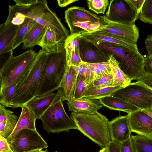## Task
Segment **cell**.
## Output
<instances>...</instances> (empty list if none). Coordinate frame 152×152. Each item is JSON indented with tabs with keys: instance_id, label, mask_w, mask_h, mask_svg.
<instances>
[{
	"instance_id": "3957f363",
	"label": "cell",
	"mask_w": 152,
	"mask_h": 152,
	"mask_svg": "<svg viewBox=\"0 0 152 152\" xmlns=\"http://www.w3.org/2000/svg\"><path fill=\"white\" fill-rule=\"evenodd\" d=\"M47 58V53L40 50L30 70L16 85L10 107H21L36 97L42 72Z\"/></svg>"
},
{
	"instance_id": "cb8c5ba5",
	"label": "cell",
	"mask_w": 152,
	"mask_h": 152,
	"mask_svg": "<svg viewBox=\"0 0 152 152\" xmlns=\"http://www.w3.org/2000/svg\"><path fill=\"white\" fill-rule=\"evenodd\" d=\"M103 106L110 110L124 112L129 114L139 109L135 106L113 96L99 99Z\"/></svg>"
},
{
	"instance_id": "e0dca14e",
	"label": "cell",
	"mask_w": 152,
	"mask_h": 152,
	"mask_svg": "<svg viewBox=\"0 0 152 152\" xmlns=\"http://www.w3.org/2000/svg\"><path fill=\"white\" fill-rule=\"evenodd\" d=\"M60 98L58 92H53L36 96L25 104L31 110L37 119H40L49 108Z\"/></svg>"
},
{
	"instance_id": "ab89813d",
	"label": "cell",
	"mask_w": 152,
	"mask_h": 152,
	"mask_svg": "<svg viewBox=\"0 0 152 152\" xmlns=\"http://www.w3.org/2000/svg\"><path fill=\"white\" fill-rule=\"evenodd\" d=\"M137 81L141 82L152 90V75L144 72Z\"/></svg>"
},
{
	"instance_id": "7402d4cb",
	"label": "cell",
	"mask_w": 152,
	"mask_h": 152,
	"mask_svg": "<svg viewBox=\"0 0 152 152\" xmlns=\"http://www.w3.org/2000/svg\"><path fill=\"white\" fill-rule=\"evenodd\" d=\"M80 37L76 35H70L64 42L67 64L68 66H78L82 63L79 52Z\"/></svg>"
},
{
	"instance_id": "5b68a950",
	"label": "cell",
	"mask_w": 152,
	"mask_h": 152,
	"mask_svg": "<svg viewBox=\"0 0 152 152\" xmlns=\"http://www.w3.org/2000/svg\"><path fill=\"white\" fill-rule=\"evenodd\" d=\"M67 66L65 50L47 53L36 96L50 94L56 90L64 75Z\"/></svg>"
},
{
	"instance_id": "30bf717a",
	"label": "cell",
	"mask_w": 152,
	"mask_h": 152,
	"mask_svg": "<svg viewBox=\"0 0 152 152\" xmlns=\"http://www.w3.org/2000/svg\"><path fill=\"white\" fill-rule=\"evenodd\" d=\"M10 144L13 152H31L48 147L37 130L30 129L20 131Z\"/></svg>"
},
{
	"instance_id": "ffe728a7",
	"label": "cell",
	"mask_w": 152,
	"mask_h": 152,
	"mask_svg": "<svg viewBox=\"0 0 152 152\" xmlns=\"http://www.w3.org/2000/svg\"><path fill=\"white\" fill-rule=\"evenodd\" d=\"M69 111L72 112L92 113L98 111L103 106L98 99L81 98L67 101Z\"/></svg>"
},
{
	"instance_id": "6da1fadb",
	"label": "cell",
	"mask_w": 152,
	"mask_h": 152,
	"mask_svg": "<svg viewBox=\"0 0 152 152\" xmlns=\"http://www.w3.org/2000/svg\"><path fill=\"white\" fill-rule=\"evenodd\" d=\"M15 4L9 5L7 23L19 26L26 18H30L47 28L51 29L58 40L64 43L69 35V31L55 12L49 8L45 0H14Z\"/></svg>"
},
{
	"instance_id": "b9f144b4",
	"label": "cell",
	"mask_w": 152,
	"mask_h": 152,
	"mask_svg": "<svg viewBox=\"0 0 152 152\" xmlns=\"http://www.w3.org/2000/svg\"><path fill=\"white\" fill-rule=\"evenodd\" d=\"M120 142L113 140L107 146V152H120Z\"/></svg>"
},
{
	"instance_id": "d590c367",
	"label": "cell",
	"mask_w": 152,
	"mask_h": 152,
	"mask_svg": "<svg viewBox=\"0 0 152 152\" xmlns=\"http://www.w3.org/2000/svg\"><path fill=\"white\" fill-rule=\"evenodd\" d=\"M88 85L84 77L83 76L79 74L74 92V99H77L82 98L87 88Z\"/></svg>"
},
{
	"instance_id": "83f0119b",
	"label": "cell",
	"mask_w": 152,
	"mask_h": 152,
	"mask_svg": "<svg viewBox=\"0 0 152 152\" xmlns=\"http://www.w3.org/2000/svg\"><path fill=\"white\" fill-rule=\"evenodd\" d=\"M36 23V21L33 19L26 18L23 23L19 26L13 46V51L23 42L26 36Z\"/></svg>"
},
{
	"instance_id": "277c9868",
	"label": "cell",
	"mask_w": 152,
	"mask_h": 152,
	"mask_svg": "<svg viewBox=\"0 0 152 152\" xmlns=\"http://www.w3.org/2000/svg\"><path fill=\"white\" fill-rule=\"evenodd\" d=\"M112 55L124 72L131 80H137L145 72L144 58L139 52L113 44L100 41L93 42Z\"/></svg>"
},
{
	"instance_id": "603a6c76",
	"label": "cell",
	"mask_w": 152,
	"mask_h": 152,
	"mask_svg": "<svg viewBox=\"0 0 152 152\" xmlns=\"http://www.w3.org/2000/svg\"><path fill=\"white\" fill-rule=\"evenodd\" d=\"M42 50L48 53L56 52L64 49V43L58 39L56 34L50 29L47 28L39 44Z\"/></svg>"
},
{
	"instance_id": "4dcf8cb0",
	"label": "cell",
	"mask_w": 152,
	"mask_h": 152,
	"mask_svg": "<svg viewBox=\"0 0 152 152\" xmlns=\"http://www.w3.org/2000/svg\"><path fill=\"white\" fill-rule=\"evenodd\" d=\"M83 63L93 72L94 80L98 79L105 74L111 73L109 61L106 62L96 63H86L83 62Z\"/></svg>"
},
{
	"instance_id": "4fadbf2b",
	"label": "cell",
	"mask_w": 152,
	"mask_h": 152,
	"mask_svg": "<svg viewBox=\"0 0 152 152\" xmlns=\"http://www.w3.org/2000/svg\"><path fill=\"white\" fill-rule=\"evenodd\" d=\"M104 24L96 31H104L137 42L139 36V29L135 24H125L109 20L105 15L99 16Z\"/></svg>"
},
{
	"instance_id": "2e32d148",
	"label": "cell",
	"mask_w": 152,
	"mask_h": 152,
	"mask_svg": "<svg viewBox=\"0 0 152 152\" xmlns=\"http://www.w3.org/2000/svg\"><path fill=\"white\" fill-rule=\"evenodd\" d=\"M78 75L74 66L67 65L64 77L56 90L63 101L74 99V94Z\"/></svg>"
},
{
	"instance_id": "7a4b0ae2",
	"label": "cell",
	"mask_w": 152,
	"mask_h": 152,
	"mask_svg": "<svg viewBox=\"0 0 152 152\" xmlns=\"http://www.w3.org/2000/svg\"><path fill=\"white\" fill-rule=\"evenodd\" d=\"M70 117L75 123L77 129L102 149L107 147L113 140L110 121L98 111L92 113L72 112Z\"/></svg>"
},
{
	"instance_id": "9a60e30c",
	"label": "cell",
	"mask_w": 152,
	"mask_h": 152,
	"mask_svg": "<svg viewBox=\"0 0 152 152\" xmlns=\"http://www.w3.org/2000/svg\"><path fill=\"white\" fill-rule=\"evenodd\" d=\"M81 35L92 42L100 41L113 44L138 52L136 43L127 39L104 31H96L91 33H83Z\"/></svg>"
},
{
	"instance_id": "f1b7e54d",
	"label": "cell",
	"mask_w": 152,
	"mask_h": 152,
	"mask_svg": "<svg viewBox=\"0 0 152 152\" xmlns=\"http://www.w3.org/2000/svg\"><path fill=\"white\" fill-rule=\"evenodd\" d=\"M131 137L136 152H152V138L138 134Z\"/></svg>"
},
{
	"instance_id": "7bdbcfd3",
	"label": "cell",
	"mask_w": 152,
	"mask_h": 152,
	"mask_svg": "<svg viewBox=\"0 0 152 152\" xmlns=\"http://www.w3.org/2000/svg\"><path fill=\"white\" fill-rule=\"evenodd\" d=\"M134 7L139 14L145 0H130Z\"/></svg>"
},
{
	"instance_id": "681fc988",
	"label": "cell",
	"mask_w": 152,
	"mask_h": 152,
	"mask_svg": "<svg viewBox=\"0 0 152 152\" xmlns=\"http://www.w3.org/2000/svg\"><path fill=\"white\" fill-rule=\"evenodd\" d=\"M151 53H152V50H151V52H150V53L149 54H151Z\"/></svg>"
},
{
	"instance_id": "9c48e42d",
	"label": "cell",
	"mask_w": 152,
	"mask_h": 152,
	"mask_svg": "<svg viewBox=\"0 0 152 152\" xmlns=\"http://www.w3.org/2000/svg\"><path fill=\"white\" fill-rule=\"evenodd\" d=\"M112 96L142 110L152 108V90L139 81L131 83L117 90Z\"/></svg>"
},
{
	"instance_id": "d4e9b609",
	"label": "cell",
	"mask_w": 152,
	"mask_h": 152,
	"mask_svg": "<svg viewBox=\"0 0 152 152\" xmlns=\"http://www.w3.org/2000/svg\"><path fill=\"white\" fill-rule=\"evenodd\" d=\"M47 28L37 22L26 36L21 49L25 50L38 45L41 41Z\"/></svg>"
},
{
	"instance_id": "52a82bcc",
	"label": "cell",
	"mask_w": 152,
	"mask_h": 152,
	"mask_svg": "<svg viewBox=\"0 0 152 152\" xmlns=\"http://www.w3.org/2000/svg\"><path fill=\"white\" fill-rule=\"evenodd\" d=\"M65 22L70 34L95 31L104 24L99 16L79 6H73L65 12Z\"/></svg>"
},
{
	"instance_id": "60d3db41",
	"label": "cell",
	"mask_w": 152,
	"mask_h": 152,
	"mask_svg": "<svg viewBox=\"0 0 152 152\" xmlns=\"http://www.w3.org/2000/svg\"><path fill=\"white\" fill-rule=\"evenodd\" d=\"M0 152H13L6 138L0 136Z\"/></svg>"
},
{
	"instance_id": "d6986e66",
	"label": "cell",
	"mask_w": 152,
	"mask_h": 152,
	"mask_svg": "<svg viewBox=\"0 0 152 152\" xmlns=\"http://www.w3.org/2000/svg\"><path fill=\"white\" fill-rule=\"evenodd\" d=\"M19 26L4 23L0 25V54L13 51L12 47Z\"/></svg>"
},
{
	"instance_id": "f907efd6",
	"label": "cell",
	"mask_w": 152,
	"mask_h": 152,
	"mask_svg": "<svg viewBox=\"0 0 152 152\" xmlns=\"http://www.w3.org/2000/svg\"></svg>"
},
{
	"instance_id": "d6a6232c",
	"label": "cell",
	"mask_w": 152,
	"mask_h": 152,
	"mask_svg": "<svg viewBox=\"0 0 152 152\" xmlns=\"http://www.w3.org/2000/svg\"><path fill=\"white\" fill-rule=\"evenodd\" d=\"M139 18L145 23L152 24V0H145L139 14Z\"/></svg>"
},
{
	"instance_id": "1f68e13d",
	"label": "cell",
	"mask_w": 152,
	"mask_h": 152,
	"mask_svg": "<svg viewBox=\"0 0 152 152\" xmlns=\"http://www.w3.org/2000/svg\"><path fill=\"white\" fill-rule=\"evenodd\" d=\"M17 85L15 83L0 88V104L6 107H10Z\"/></svg>"
},
{
	"instance_id": "74e56055",
	"label": "cell",
	"mask_w": 152,
	"mask_h": 152,
	"mask_svg": "<svg viewBox=\"0 0 152 152\" xmlns=\"http://www.w3.org/2000/svg\"><path fill=\"white\" fill-rule=\"evenodd\" d=\"M120 152H136L131 137L126 140L120 142Z\"/></svg>"
},
{
	"instance_id": "8992f818",
	"label": "cell",
	"mask_w": 152,
	"mask_h": 152,
	"mask_svg": "<svg viewBox=\"0 0 152 152\" xmlns=\"http://www.w3.org/2000/svg\"><path fill=\"white\" fill-rule=\"evenodd\" d=\"M13 52L0 70V88L16 83L28 74L36 59L37 53L31 49L16 56Z\"/></svg>"
},
{
	"instance_id": "ac0fdd59",
	"label": "cell",
	"mask_w": 152,
	"mask_h": 152,
	"mask_svg": "<svg viewBox=\"0 0 152 152\" xmlns=\"http://www.w3.org/2000/svg\"><path fill=\"white\" fill-rule=\"evenodd\" d=\"M110 127L112 139L119 142L128 139L132 132L127 115H119L110 121Z\"/></svg>"
},
{
	"instance_id": "836d02e7",
	"label": "cell",
	"mask_w": 152,
	"mask_h": 152,
	"mask_svg": "<svg viewBox=\"0 0 152 152\" xmlns=\"http://www.w3.org/2000/svg\"><path fill=\"white\" fill-rule=\"evenodd\" d=\"M87 3L88 9L97 14H104L109 3L108 0H89Z\"/></svg>"
},
{
	"instance_id": "5bb4252c",
	"label": "cell",
	"mask_w": 152,
	"mask_h": 152,
	"mask_svg": "<svg viewBox=\"0 0 152 152\" xmlns=\"http://www.w3.org/2000/svg\"><path fill=\"white\" fill-rule=\"evenodd\" d=\"M132 132L152 138V118L138 109L127 114Z\"/></svg>"
},
{
	"instance_id": "4316f807",
	"label": "cell",
	"mask_w": 152,
	"mask_h": 152,
	"mask_svg": "<svg viewBox=\"0 0 152 152\" xmlns=\"http://www.w3.org/2000/svg\"><path fill=\"white\" fill-rule=\"evenodd\" d=\"M113 79V85L125 87L131 83V80L120 68L114 56L110 54L109 60Z\"/></svg>"
},
{
	"instance_id": "ba28073f",
	"label": "cell",
	"mask_w": 152,
	"mask_h": 152,
	"mask_svg": "<svg viewBox=\"0 0 152 152\" xmlns=\"http://www.w3.org/2000/svg\"><path fill=\"white\" fill-rule=\"evenodd\" d=\"M63 101L61 98L56 101L40 118L44 129L48 133H60L77 129L74 122L66 112Z\"/></svg>"
},
{
	"instance_id": "8d00e7d4",
	"label": "cell",
	"mask_w": 152,
	"mask_h": 152,
	"mask_svg": "<svg viewBox=\"0 0 152 152\" xmlns=\"http://www.w3.org/2000/svg\"><path fill=\"white\" fill-rule=\"evenodd\" d=\"M75 67L79 74L83 76L84 77L88 85L94 80L93 72L83 62L79 66Z\"/></svg>"
},
{
	"instance_id": "c3c4849f",
	"label": "cell",
	"mask_w": 152,
	"mask_h": 152,
	"mask_svg": "<svg viewBox=\"0 0 152 152\" xmlns=\"http://www.w3.org/2000/svg\"><path fill=\"white\" fill-rule=\"evenodd\" d=\"M31 152H48V151H43L42 150H37L34 151H31Z\"/></svg>"
},
{
	"instance_id": "7dc6e473",
	"label": "cell",
	"mask_w": 152,
	"mask_h": 152,
	"mask_svg": "<svg viewBox=\"0 0 152 152\" xmlns=\"http://www.w3.org/2000/svg\"><path fill=\"white\" fill-rule=\"evenodd\" d=\"M107 147L102 149L100 150L99 152H107Z\"/></svg>"
},
{
	"instance_id": "44dd1931",
	"label": "cell",
	"mask_w": 152,
	"mask_h": 152,
	"mask_svg": "<svg viewBox=\"0 0 152 152\" xmlns=\"http://www.w3.org/2000/svg\"><path fill=\"white\" fill-rule=\"evenodd\" d=\"M21 107V112L16 126L12 134L7 139L9 144L21 130L25 129L36 130L35 122L37 119L33 113L25 104Z\"/></svg>"
},
{
	"instance_id": "bcb514c9",
	"label": "cell",
	"mask_w": 152,
	"mask_h": 152,
	"mask_svg": "<svg viewBox=\"0 0 152 152\" xmlns=\"http://www.w3.org/2000/svg\"><path fill=\"white\" fill-rule=\"evenodd\" d=\"M144 112L147 114L152 118V109L142 110Z\"/></svg>"
},
{
	"instance_id": "7c38bea8",
	"label": "cell",
	"mask_w": 152,
	"mask_h": 152,
	"mask_svg": "<svg viewBox=\"0 0 152 152\" xmlns=\"http://www.w3.org/2000/svg\"><path fill=\"white\" fill-rule=\"evenodd\" d=\"M79 52L83 62L96 63L108 61L110 54L81 35L79 41Z\"/></svg>"
},
{
	"instance_id": "f546056e",
	"label": "cell",
	"mask_w": 152,
	"mask_h": 152,
	"mask_svg": "<svg viewBox=\"0 0 152 152\" xmlns=\"http://www.w3.org/2000/svg\"><path fill=\"white\" fill-rule=\"evenodd\" d=\"M18 117L12 112L3 122L0 123V136L7 139L14 130Z\"/></svg>"
},
{
	"instance_id": "f35d334b",
	"label": "cell",
	"mask_w": 152,
	"mask_h": 152,
	"mask_svg": "<svg viewBox=\"0 0 152 152\" xmlns=\"http://www.w3.org/2000/svg\"><path fill=\"white\" fill-rule=\"evenodd\" d=\"M145 72L152 75V53L144 56Z\"/></svg>"
},
{
	"instance_id": "484cf974",
	"label": "cell",
	"mask_w": 152,
	"mask_h": 152,
	"mask_svg": "<svg viewBox=\"0 0 152 152\" xmlns=\"http://www.w3.org/2000/svg\"><path fill=\"white\" fill-rule=\"evenodd\" d=\"M122 88L120 86L114 85L100 88L88 87L82 98L99 99L104 97L112 96L116 91Z\"/></svg>"
},
{
	"instance_id": "8fae6325",
	"label": "cell",
	"mask_w": 152,
	"mask_h": 152,
	"mask_svg": "<svg viewBox=\"0 0 152 152\" xmlns=\"http://www.w3.org/2000/svg\"><path fill=\"white\" fill-rule=\"evenodd\" d=\"M139 15L130 0H111L105 16L114 22L134 24Z\"/></svg>"
},
{
	"instance_id": "f6af8a7d",
	"label": "cell",
	"mask_w": 152,
	"mask_h": 152,
	"mask_svg": "<svg viewBox=\"0 0 152 152\" xmlns=\"http://www.w3.org/2000/svg\"><path fill=\"white\" fill-rule=\"evenodd\" d=\"M78 1V0H58L57 1L58 6L61 7H63Z\"/></svg>"
},
{
	"instance_id": "e575fe53",
	"label": "cell",
	"mask_w": 152,
	"mask_h": 152,
	"mask_svg": "<svg viewBox=\"0 0 152 152\" xmlns=\"http://www.w3.org/2000/svg\"><path fill=\"white\" fill-rule=\"evenodd\" d=\"M113 85V79L111 72L101 77L94 80L89 84L88 87L100 88Z\"/></svg>"
},
{
	"instance_id": "ee69618b",
	"label": "cell",
	"mask_w": 152,
	"mask_h": 152,
	"mask_svg": "<svg viewBox=\"0 0 152 152\" xmlns=\"http://www.w3.org/2000/svg\"><path fill=\"white\" fill-rule=\"evenodd\" d=\"M145 49L148 54L152 50V34L148 35L145 40Z\"/></svg>"
}]
</instances>
